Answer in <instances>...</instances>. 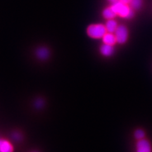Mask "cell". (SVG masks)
I'll return each instance as SVG.
<instances>
[{
	"instance_id": "obj_5",
	"label": "cell",
	"mask_w": 152,
	"mask_h": 152,
	"mask_svg": "<svg viewBox=\"0 0 152 152\" xmlns=\"http://www.w3.org/2000/svg\"><path fill=\"white\" fill-rule=\"evenodd\" d=\"M0 152H14L12 142L1 137H0Z\"/></svg>"
},
{
	"instance_id": "obj_8",
	"label": "cell",
	"mask_w": 152,
	"mask_h": 152,
	"mask_svg": "<svg viewBox=\"0 0 152 152\" xmlns=\"http://www.w3.org/2000/svg\"><path fill=\"white\" fill-rule=\"evenodd\" d=\"M118 26L117 23L115 20H113V19H108V20L107 22L105 27L107 28V31L108 32H115L117 29Z\"/></svg>"
},
{
	"instance_id": "obj_4",
	"label": "cell",
	"mask_w": 152,
	"mask_h": 152,
	"mask_svg": "<svg viewBox=\"0 0 152 152\" xmlns=\"http://www.w3.org/2000/svg\"><path fill=\"white\" fill-rule=\"evenodd\" d=\"M152 148L150 142L146 140L141 139L136 143V152H151Z\"/></svg>"
},
{
	"instance_id": "obj_15",
	"label": "cell",
	"mask_w": 152,
	"mask_h": 152,
	"mask_svg": "<svg viewBox=\"0 0 152 152\" xmlns=\"http://www.w3.org/2000/svg\"><path fill=\"white\" fill-rule=\"evenodd\" d=\"M119 1H121V2L125 3V4H128V3H130L131 2V0H119Z\"/></svg>"
},
{
	"instance_id": "obj_11",
	"label": "cell",
	"mask_w": 152,
	"mask_h": 152,
	"mask_svg": "<svg viewBox=\"0 0 152 152\" xmlns=\"http://www.w3.org/2000/svg\"><path fill=\"white\" fill-rule=\"evenodd\" d=\"M131 7L134 9H139L142 4V0H131Z\"/></svg>"
},
{
	"instance_id": "obj_13",
	"label": "cell",
	"mask_w": 152,
	"mask_h": 152,
	"mask_svg": "<svg viewBox=\"0 0 152 152\" xmlns=\"http://www.w3.org/2000/svg\"><path fill=\"white\" fill-rule=\"evenodd\" d=\"M12 137H13V138L14 140H16V141H18L21 140V138H22L21 134H20V133L17 132H15L13 133Z\"/></svg>"
},
{
	"instance_id": "obj_2",
	"label": "cell",
	"mask_w": 152,
	"mask_h": 152,
	"mask_svg": "<svg viewBox=\"0 0 152 152\" xmlns=\"http://www.w3.org/2000/svg\"><path fill=\"white\" fill-rule=\"evenodd\" d=\"M107 32L105 26L102 24L91 25L88 27L87 33L89 36L93 38H101L106 34Z\"/></svg>"
},
{
	"instance_id": "obj_7",
	"label": "cell",
	"mask_w": 152,
	"mask_h": 152,
	"mask_svg": "<svg viewBox=\"0 0 152 152\" xmlns=\"http://www.w3.org/2000/svg\"><path fill=\"white\" fill-rule=\"evenodd\" d=\"M100 52L104 56H110L113 55L114 49L112 45L104 44L100 47Z\"/></svg>"
},
{
	"instance_id": "obj_16",
	"label": "cell",
	"mask_w": 152,
	"mask_h": 152,
	"mask_svg": "<svg viewBox=\"0 0 152 152\" xmlns=\"http://www.w3.org/2000/svg\"><path fill=\"white\" fill-rule=\"evenodd\" d=\"M108 1H111L112 3H113V2H115V1H117V0H108Z\"/></svg>"
},
{
	"instance_id": "obj_12",
	"label": "cell",
	"mask_w": 152,
	"mask_h": 152,
	"mask_svg": "<svg viewBox=\"0 0 152 152\" xmlns=\"http://www.w3.org/2000/svg\"><path fill=\"white\" fill-rule=\"evenodd\" d=\"M145 132L142 129H137L134 132V137L137 140L143 139L145 137Z\"/></svg>"
},
{
	"instance_id": "obj_1",
	"label": "cell",
	"mask_w": 152,
	"mask_h": 152,
	"mask_svg": "<svg viewBox=\"0 0 152 152\" xmlns=\"http://www.w3.org/2000/svg\"><path fill=\"white\" fill-rule=\"evenodd\" d=\"M111 7L117 15H120L122 17L130 18L133 16V12L127 5V4L121 2L119 0L113 2Z\"/></svg>"
},
{
	"instance_id": "obj_10",
	"label": "cell",
	"mask_w": 152,
	"mask_h": 152,
	"mask_svg": "<svg viewBox=\"0 0 152 152\" xmlns=\"http://www.w3.org/2000/svg\"><path fill=\"white\" fill-rule=\"evenodd\" d=\"M115 15L117 14L111 7L105 8L103 12V16L107 19H112Z\"/></svg>"
},
{
	"instance_id": "obj_14",
	"label": "cell",
	"mask_w": 152,
	"mask_h": 152,
	"mask_svg": "<svg viewBox=\"0 0 152 152\" xmlns=\"http://www.w3.org/2000/svg\"><path fill=\"white\" fill-rule=\"evenodd\" d=\"M42 104H43V102H42L41 99H38V100L36 101V107H41L42 106Z\"/></svg>"
},
{
	"instance_id": "obj_6",
	"label": "cell",
	"mask_w": 152,
	"mask_h": 152,
	"mask_svg": "<svg viewBox=\"0 0 152 152\" xmlns=\"http://www.w3.org/2000/svg\"><path fill=\"white\" fill-rule=\"evenodd\" d=\"M102 38H103V41L104 42V44L113 46L117 42L116 37L115 35H113L110 32H108V33L107 32L106 34L103 36Z\"/></svg>"
},
{
	"instance_id": "obj_3",
	"label": "cell",
	"mask_w": 152,
	"mask_h": 152,
	"mask_svg": "<svg viewBox=\"0 0 152 152\" xmlns=\"http://www.w3.org/2000/svg\"><path fill=\"white\" fill-rule=\"evenodd\" d=\"M115 32L117 42L119 44L125 43L128 37V31L127 28L124 26H119L117 27Z\"/></svg>"
},
{
	"instance_id": "obj_9",
	"label": "cell",
	"mask_w": 152,
	"mask_h": 152,
	"mask_svg": "<svg viewBox=\"0 0 152 152\" xmlns=\"http://www.w3.org/2000/svg\"><path fill=\"white\" fill-rule=\"evenodd\" d=\"M49 51L46 48H40L36 51L37 56L41 60H46L49 56Z\"/></svg>"
}]
</instances>
